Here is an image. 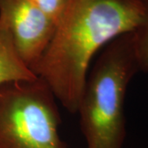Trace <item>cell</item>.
Returning a JSON list of instances; mask_svg holds the SVG:
<instances>
[{
	"label": "cell",
	"mask_w": 148,
	"mask_h": 148,
	"mask_svg": "<svg viewBox=\"0 0 148 148\" xmlns=\"http://www.w3.org/2000/svg\"><path fill=\"white\" fill-rule=\"evenodd\" d=\"M37 77L22 62L8 30L0 22V85L16 81H32Z\"/></svg>",
	"instance_id": "cell-5"
},
{
	"label": "cell",
	"mask_w": 148,
	"mask_h": 148,
	"mask_svg": "<svg viewBox=\"0 0 148 148\" xmlns=\"http://www.w3.org/2000/svg\"><path fill=\"white\" fill-rule=\"evenodd\" d=\"M145 12V0H69L34 73L69 113L77 114L94 55L135 32Z\"/></svg>",
	"instance_id": "cell-1"
},
{
	"label": "cell",
	"mask_w": 148,
	"mask_h": 148,
	"mask_svg": "<svg viewBox=\"0 0 148 148\" xmlns=\"http://www.w3.org/2000/svg\"><path fill=\"white\" fill-rule=\"evenodd\" d=\"M0 22L22 62L34 73L53 39L55 22L30 0H0Z\"/></svg>",
	"instance_id": "cell-4"
},
{
	"label": "cell",
	"mask_w": 148,
	"mask_h": 148,
	"mask_svg": "<svg viewBox=\"0 0 148 148\" xmlns=\"http://www.w3.org/2000/svg\"><path fill=\"white\" fill-rule=\"evenodd\" d=\"M57 99L41 78L0 85V148H69Z\"/></svg>",
	"instance_id": "cell-3"
},
{
	"label": "cell",
	"mask_w": 148,
	"mask_h": 148,
	"mask_svg": "<svg viewBox=\"0 0 148 148\" xmlns=\"http://www.w3.org/2000/svg\"><path fill=\"white\" fill-rule=\"evenodd\" d=\"M139 71L133 32L106 45L88 74L77 113L86 148H123L125 98Z\"/></svg>",
	"instance_id": "cell-2"
},
{
	"label": "cell",
	"mask_w": 148,
	"mask_h": 148,
	"mask_svg": "<svg viewBox=\"0 0 148 148\" xmlns=\"http://www.w3.org/2000/svg\"><path fill=\"white\" fill-rule=\"evenodd\" d=\"M145 2V16L140 27L133 32V36L139 71L148 73V0Z\"/></svg>",
	"instance_id": "cell-6"
},
{
	"label": "cell",
	"mask_w": 148,
	"mask_h": 148,
	"mask_svg": "<svg viewBox=\"0 0 148 148\" xmlns=\"http://www.w3.org/2000/svg\"><path fill=\"white\" fill-rule=\"evenodd\" d=\"M40 10L49 16L57 25L61 18L69 0H30Z\"/></svg>",
	"instance_id": "cell-7"
}]
</instances>
